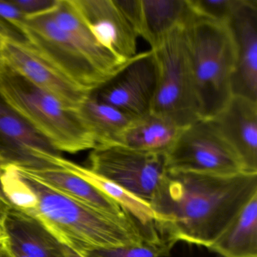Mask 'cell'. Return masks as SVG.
Wrapping results in <instances>:
<instances>
[{"label":"cell","instance_id":"1","mask_svg":"<svg viewBox=\"0 0 257 257\" xmlns=\"http://www.w3.org/2000/svg\"><path fill=\"white\" fill-rule=\"evenodd\" d=\"M255 194L257 174L168 171L151 207L164 238L209 248Z\"/></svg>","mask_w":257,"mask_h":257},{"label":"cell","instance_id":"2","mask_svg":"<svg viewBox=\"0 0 257 257\" xmlns=\"http://www.w3.org/2000/svg\"><path fill=\"white\" fill-rule=\"evenodd\" d=\"M16 168L37 199L30 215L63 245L81 255L92 249L161 238L157 231L144 228L132 217H115L94 210Z\"/></svg>","mask_w":257,"mask_h":257},{"label":"cell","instance_id":"3","mask_svg":"<svg viewBox=\"0 0 257 257\" xmlns=\"http://www.w3.org/2000/svg\"><path fill=\"white\" fill-rule=\"evenodd\" d=\"M183 31L198 114L201 119H211L233 96L234 40L227 24L198 16L192 10Z\"/></svg>","mask_w":257,"mask_h":257},{"label":"cell","instance_id":"4","mask_svg":"<svg viewBox=\"0 0 257 257\" xmlns=\"http://www.w3.org/2000/svg\"><path fill=\"white\" fill-rule=\"evenodd\" d=\"M0 94L58 152L96 148L95 139L79 113L3 64Z\"/></svg>","mask_w":257,"mask_h":257},{"label":"cell","instance_id":"5","mask_svg":"<svg viewBox=\"0 0 257 257\" xmlns=\"http://www.w3.org/2000/svg\"><path fill=\"white\" fill-rule=\"evenodd\" d=\"M152 51L157 61L159 77L151 112L171 118L181 127L201 119L183 26L171 31Z\"/></svg>","mask_w":257,"mask_h":257},{"label":"cell","instance_id":"6","mask_svg":"<svg viewBox=\"0 0 257 257\" xmlns=\"http://www.w3.org/2000/svg\"><path fill=\"white\" fill-rule=\"evenodd\" d=\"M88 163L91 171L150 205L168 174L166 155L144 153L118 144L93 149Z\"/></svg>","mask_w":257,"mask_h":257},{"label":"cell","instance_id":"7","mask_svg":"<svg viewBox=\"0 0 257 257\" xmlns=\"http://www.w3.org/2000/svg\"><path fill=\"white\" fill-rule=\"evenodd\" d=\"M168 172L233 175L243 172L234 150L210 119H199L182 131L166 155Z\"/></svg>","mask_w":257,"mask_h":257},{"label":"cell","instance_id":"8","mask_svg":"<svg viewBox=\"0 0 257 257\" xmlns=\"http://www.w3.org/2000/svg\"><path fill=\"white\" fill-rule=\"evenodd\" d=\"M25 27L30 43L82 89L92 92L109 79L56 25L49 11L26 18Z\"/></svg>","mask_w":257,"mask_h":257},{"label":"cell","instance_id":"9","mask_svg":"<svg viewBox=\"0 0 257 257\" xmlns=\"http://www.w3.org/2000/svg\"><path fill=\"white\" fill-rule=\"evenodd\" d=\"M158 77L157 61L150 50L137 54L90 94L136 118L151 112Z\"/></svg>","mask_w":257,"mask_h":257},{"label":"cell","instance_id":"10","mask_svg":"<svg viewBox=\"0 0 257 257\" xmlns=\"http://www.w3.org/2000/svg\"><path fill=\"white\" fill-rule=\"evenodd\" d=\"M1 52L6 65L67 107L79 109L89 96V92L75 84L31 43H4Z\"/></svg>","mask_w":257,"mask_h":257},{"label":"cell","instance_id":"11","mask_svg":"<svg viewBox=\"0 0 257 257\" xmlns=\"http://www.w3.org/2000/svg\"><path fill=\"white\" fill-rule=\"evenodd\" d=\"M44 153L60 154L0 94V157L19 168H51L40 158Z\"/></svg>","mask_w":257,"mask_h":257},{"label":"cell","instance_id":"12","mask_svg":"<svg viewBox=\"0 0 257 257\" xmlns=\"http://www.w3.org/2000/svg\"><path fill=\"white\" fill-rule=\"evenodd\" d=\"M97 43L122 63L137 55L138 36L114 0H73Z\"/></svg>","mask_w":257,"mask_h":257},{"label":"cell","instance_id":"13","mask_svg":"<svg viewBox=\"0 0 257 257\" xmlns=\"http://www.w3.org/2000/svg\"><path fill=\"white\" fill-rule=\"evenodd\" d=\"M228 25L235 47L232 94L257 101V0H244Z\"/></svg>","mask_w":257,"mask_h":257},{"label":"cell","instance_id":"14","mask_svg":"<svg viewBox=\"0 0 257 257\" xmlns=\"http://www.w3.org/2000/svg\"><path fill=\"white\" fill-rule=\"evenodd\" d=\"M210 120L238 156L243 172L257 174V101L233 95Z\"/></svg>","mask_w":257,"mask_h":257},{"label":"cell","instance_id":"15","mask_svg":"<svg viewBox=\"0 0 257 257\" xmlns=\"http://www.w3.org/2000/svg\"><path fill=\"white\" fill-rule=\"evenodd\" d=\"M7 241L28 257H65L63 245L38 219L12 206L4 223Z\"/></svg>","mask_w":257,"mask_h":257},{"label":"cell","instance_id":"16","mask_svg":"<svg viewBox=\"0 0 257 257\" xmlns=\"http://www.w3.org/2000/svg\"><path fill=\"white\" fill-rule=\"evenodd\" d=\"M49 14L56 25L108 79L122 67L124 63L102 47L93 37L73 0H58Z\"/></svg>","mask_w":257,"mask_h":257},{"label":"cell","instance_id":"17","mask_svg":"<svg viewBox=\"0 0 257 257\" xmlns=\"http://www.w3.org/2000/svg\"><path fill=\"white\" fill-rule=\"evenodd\" d=\"M19 168L55 190L94 210L115 217H132L116 201L91 183L66 170L57 167L40 169Z\"/></svg>","mask_w":257,"mask_h":257},{"label":"cell","instance_id":"18","mask_svg":"<svg viewBox=\"0 0 257 257\" xmlns=\"http://www.w3.org/2000/svg\"><path fill=\"white\" fill-rule=\"evenodd\" d=\"M45 161L48 165L66 170L91 183L105 195L116 201L127 214L144 228L158 231L156 213L147 201L124 190L123 188L96 174L89 168L61 157V155H46Z\"/></svg>","mask_w":257,"mask_h":257},{"label":"cell","instance_id":"19","mask_svg":"<svg viewBox=\"0 0 257 257\" xmlns=\"http://www.w3.org/2000/svg\"><path fill=\"white\" fill-rule=\"evenodd\" d=\"M183 128L171 118L150 112L132 121L118 145L144 153L167 155Z\"/></svg>","mask_w":257,"mask_h":257},{"label":"cell","instance_id":"20","mask_svg":"<svg viewBox=\"0 0 257 257\" xmlns=\"http://www.w3.org/2000/svg\"><path fill=\"white\" fill-rule=\"evenodd\" d=\"M222 257H257V194L208 248Z\"/></svg>","mask_w":257,"mask_h":257},{"label":"cell","instance_id":"21","mask_svg":"<svg viewBox=\"0 0 257 257\" xmlns=\"http://www.w3.org/2000/svg\"><path fill=\"white\" fill-rule=\"evenodd\" d=\"M139 37L156 49L171 31L183 26L192 9L189 0H141Z\"/></svg>","mask_w":257,"mask_h":257},{"label":"cell","instance_id":"22","mask_svg":"<svg viewBox=\"0 0 257 257\" xmlns=\"http://www.w3.org/2000/svg\"><path fill=\"white\" fill-rule=\"evenodd\" d=\"M81 116L94 135L97 147L119 144L121 137L135 118L121 109L89 94L79 109Z\"/></svg>","mask_w":257,"mask_h":257},{"label":"cell","instance_id":"23","mask_svg":"<svg viewBox=\"0 0 257 257\" xmlns=\"http://www.w3.org/2000/svg\"><path fill=\"white\" fill-rule=\"evenodd\" d=\"M174 243L167 239L144 240L125 246L92 249L83 254L85 257H170Z\"/></svg>","mask_w":257,"mask_h":257},{"label":"cell","instance_id":"24","mask_svg":"<svg viewBox=\"0 0 257 257\" xmlns=\"http://www.w3.org/2000/svg\"><path fill=\"white\" fill-rule=\"evenodd\" d=\"M0 183L4 195L12 206L28 214L35 209V195L15 165H7L4 167Z\"/></svg>","mask_w":257,"mask_h":257},{"label":"cell","instance_id":"25","mask_svg":"<svg viewBox=\"0 0 257 257\" xmlns=\"http://www.w3.org/2000/svg\"><path fill=\"white\" fill-rule=\"evenodd\" d=\"M26 16L11 2L0 0V45L30 44L25 31Z\"/></svg>","mask_w":257,"mask_h":257},{"label":"cell","instance_id":"26","mask_svg":"<svg viewBox=\"0 0 257 257\" xmlns=\"http://www.w3.org/2000/svg\"><path fill=\"white\" fill-rule=\"evenodd\" d=\"M243 2L244 0H189L195 14L227 25Z\"/></svg>","mask_w":257,"mask_h":257},{"label":"cell","instance_id":"27","mask_svg":"<svg viewBox=\"0 0 257 257\" xmlns=\"http://www.w3.org/2000/svg\"><path fill=\"white\" fill-rule=\"evenodd\" d=\"M120 11L139 37L142 5L141 0H114Z\"/></svg>","mask_w":257,"mask_h":257},{"label":"cell","instance_id":"28","mask_svg":"<svg viewBox=\"0 0 257 257\" xmlns=\"http://www.w3.org/2000/svg\"><path fill=\"white\" fill-rule=\"evenodd\" d=\"M11 2L28 18L50 11L58 0H11Z\"/></svg>","mask_w":257,"mask_h":257},{"label":"cell","instance_id":"29","mask_svg":"<svg viewBox=\"0 0 257 257\" xmlns=\"http://www.w3.org/2000/svg\"><path fill=\"white\" fill-rule=\"evenodd\" d=\"M12 207L11 204L7 200L0 197V234H4V223L8 214L9 210Z\"/></svg>","mask_w":257,"mask_h":257},{"label":"cell","instance_id":"30","mask_svg":"<svg viewBox=\"0 0 257 257\" xmlns=\"http://www.w3.org/2000/svg\"><path fill=\"white\" fill-rule=\"evenodd\" d=\"M0 257H15L10 249L7 237L0 243Z\"/></svg>","mask_w":257,"mask_h":257},{"label":"cell","instance_id":"31","mask_svg":"<svg viewBox=\"0 0 257 257\" xmlns=\"http://www.w3.org/2000/svg\"><path fill=\"white\" fill-rule=\"evenodd\" d=\"M64 251L65 257H85L84 255L79 254V252L73 250L71 248L68 247V246H64Z\"/></svg>","mask_w":257,"mask_h":257},{"label":"cell","instance_id":"32","mask_svg":"<svg viewBox=\"0 0 257 257\" xmlns=\"http://www.w3.org/2000/svg\"><path fill=\"white\" fill-rule=\"evenodd\" d=\"M7 165V164L6 163V162H4V160H3L2 158L0 157V178H1V176H2L4 167H5L6 165ZM0 197H2L3 198H4V199L7 200V198H6L5 195H4V192H3L2 190V186H1V183H0Z\"/></svg>","mask_w":257,"mask_h":257},{"label":"cell","instance_id":"33","mask_svg":"<svg viewBox=\"0 0 257 257\" xmlns=\"http://www.w3.org/2000/svg\"><path fill=\"white\" fill-rule=\"evenodd\" d=\"M9 245H10V249H11L13 253L14 254L15 257H28L26 255H25V254L22 253V252H20L19 249H16L14 246H11L10 243H9Z\"/></svg>","mask_w":257,"mask_h":257},{"label":"cell","instance_id":"34","mask_svg":"<svg viewBox=\"0 0 257 257\" xmlns=\"http://www.w3.org/2000/svg\"><path fill=\"white\" fill-rule=\"evenodd\" d=\"M3 64H4V61H3L2 52H1V45H0V72H1V69H2Z\"/></svg>","mask_w":257,"mask_h":257},{"label":"cell","instance_id":"35","mask_svg":"<svg viewBox=\"0 0 257 257\" xmlns=\"http://www.w3.org/2000/svg\"><path fill=\"white\" fill-rule=\"evenodd\" d=\"M6 238L5 234H0V243Z\"/></svg>","mask_w":257,"mask_h":257},{"label":"cell","instance_id":"36","mask_svg":"<svg viewBox=\"0 0 257 257\" xmlns=\"http://www.w3.org/2000/svg\"></svg>","mask_w":257,"mask_h":257}]
</instances>
